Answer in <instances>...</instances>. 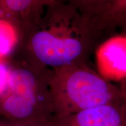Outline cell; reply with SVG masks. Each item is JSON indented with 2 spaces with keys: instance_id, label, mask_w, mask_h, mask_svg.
<instances>
[{
  "instance_id": "6da1fadb",
  "label": "cell",
  "mask_w": 126,
  "mask_h": 126,
  "mask_svg": "<svg viewBox=\"0 0 126 126\" xmlns=\"http://www.w3.org/2000/svg\"><path fill=\"white\" fill-rule=\"evenodd\" d=\"M27 60L53 69L86 63L98 38L71 1L50 0L24 39Z\"/></svg>"
},
{
  "instance_id": "7a4b0ae2",
  "label": "cell",
  "mask_w": 126,
  "mask_h": 126,
  "mask_svg": "<svg viewBox=\"0 0 126 126\" xmlns=\"http://www.w3.org/2000/svg\"><path fill=\"white\" fill-rule=\"evenodd\" d=\"M50 86L54 119L126 100V91L104 79L86 63L51 70Z\"/></svg>"
},
{
  "instance_id": "3957f363",
  "label": "cell",
  "mask_w": 126,
  "mask_h": 126,
  "mask_svg": "<svg viewBox=\"0 0 126 126\" xmlns=\"http://www.w3.org/2000/svg\"><path fill=\"white\" fill-rule=\"evenodd\" d=\"M51 74V69L27 59L21 65L12 66L7 89L0 94V113L10 120L53 121Z\"/></svg>"
},
{
  "instance_id": "277c9868",
  "label": "cell",
  "mask_w": 126,
  "mask_h": 126,
  "mask_svg": "<svg viewBox=\"0 0 126 126\" xmlns=\"http://www.w3.org/2000/svg\"><path fill=\"white\" fill-rule=\"evenodd\" d=\"M97 38H108L123 31L126 24L125 0H71Z\"/></svg>"
},
{
  "instance_id": "5b68a950",
  "label": "cell",
  "mask_w": 126,
  "mask_h": 126,
  "mask_svg": "<svg viewBox=\"0 0 126 126\" xmlns=\"http://www.w3.org/2000/svg\"><path fill=\"white\" fill-rule=\"evenodd\" d=\"M95 60L97 73L110 82L120 83L126 91V35L116 34L96 47Z\"/></svg>"
},
{
  "instance_id": "8992f818",
  "label": "cell",
  "mask_w": 126,
  "mask_h": 126,
  "mask_svg": "<svg viewBox=\"0 0 126 126\" xmlns=\"http://www.w3.org/2000/svg\"><path fill=\"white\" fill-rule=\"evenodd\" d=\"M52 122L54 126H126V100L56 118Z\"/></svg>"
},
{
  "instance_id": "52a82bcc",
  "label": "cell",
  "mask_w": 126,
  "mask_h": 126,
  "mask_svg": "<svg viewBox=\"0 0 126 126\" xmlns=\"http://www.w3.org/2000/svg\"><path fill=\"white\" fill-rule=\"evenodd\" d=\"M50 0H0V19L9 22L24 40L43 14Z\"/></svg>"
},
{
  "instance_id": "ba28073f",
  "label": "cell",
  "mask_w": 126,
  "mask_h": 126,
  "mask_svg": "<svg viewBox=\"0 0 126 126\" xmlns=\"http://www.w3.org/2000/svg\"><path fill=\"white\" fill-rule=\"evenodd\" d=\"M22 40L19 32L9 22L0 19V60H5L12 54Z\"/></svg>"
},
{
  "instance_id": "9c48e42d",
  "label": "cell",
  "mask_w": 126,
  "mask_h": 126,
  "mask_svg": "<svg viewBox=\"0 0 126 126\" xmlns=\"http://www.w3.org/2000/svg\"><path fill=\"white\" fill-rule=\"evenodd\" d=\"M12 66L5 60H0V94L7 89Z\"/></svg>"
},
{
  "instance_id": "30bf717a",
  "label": "cell",
  "mask_w": 126,
  "mask_h": 126,
  "mask_svg": "<svg viewBox=\"0 0 126 126\" xmlns=\"http://www.w3.org/2000/svg\"><path fill=\"white\" fill-rule=\"evenodd\" d=\"M0 126H54V125L52 121H14L9 120L7 122L0 123Z\"/></svg>"
}]
</instances>
